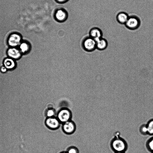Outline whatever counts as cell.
I'll return each mask as SVG.
<instances>
[{
  "mask_svg": "<svg viewBox=\"0 0 153 153\" xmlns=\"http://www.w3.org/2000/svg\"><path fill=\"white\" fill-rule=\"evenodd\" d=\"M110 145L111 149L115 153L125 152L128 148V144L126 141L118 136H115L111 140Z\"/></svg>",
  "mask_w": 153,
  "mask_h": 153,
  "instance_id": "obj_1",
  "label": "cell"
},
{
  "mask_svg": "<svg viewBox=\"0 0 153 153\" xmlns=\"http://www.w3.org/2000/svg\"><path fill=\"white\" fill-rule=\"evenodd\" d=\"M72 113L70 110L66 108L61 109L58 112L57 117L62 124L71 120Z\"/></svg>",
  "mask_w": 153,
  "mask_h": 153,
  "instance_id": "obj_2",
  "label": "cell"
},
{
  "mask_svg": "<svg viewBox=\"0 0 153 153\" xmlns=\"http://www.w3.org/2000/svg\"><path fill=\"white\" fill-rule=\"evenodd\" d=\"M140 21L139 18L135 16H131L129 17L125 24L126 27L130 30H135L140 26Z\"/></svg>",
  "mask_w": 153,
  "mask_h": 153,
  "instance_id": "obj_3",
  "label": "cell"
},
{
  "mask_svg": "<svg viewBox=\"0 0 153 153\" xmlns=\"http://www.w3.org/2000/svg\"><path fill=\"white\" fill-rule=\"evenodd\" d=\"M45 123L48 128L52 130H56L60 126L61 123L57 117L47 118Z\"/></svg>",
  "mask_w": 153,
  "mask_h": 153,
  "instance_id": "obj_4",
  "label": "cell"
},
{
  "mask_svg": "<svg viewBox=\"0 0 153 153\" xmlns=\"http://www.w3.org/2000/svg\"><path fill=\"white\" fill-rule=\"evenodd\" d=\"M84 41L83 46L85 50L91 51L96 48V41L90 37H87Z\"/></svg>",
  "mask_w": 153,
  "mask_h": 153,
  "instance_id": "obj_5",
  "label": "cell"
},
{
  "mask_svg": "<svg viewBox=\"0 0 153 153\" xmlns=\"http://www.w3.org/2000/svg\"><path fill=\"white\" fill-rule=\"evenodd\" d=\"M76 126L75 123L71 120L63 123L62 129L67 134H71L75 131Z\"/></svg>",
  "mask_w": 153,
  "mask_h": 153,
  "instance_id": "obj_6",
  "label": "cell"
},
{
  "mask_svg": "<svg viewBox=\"0 0 153 153\" xmlns=\"http://www.w3.org/2000/svg\"><path fill=\"white\" fill-rule=\"evenodd\" d=\"M68 16L67 12L62 8L57 10L54 14L55 19L56 21L59 22L65 21L67 19Z\"/></svg>",
  "mask_w": 153,
  "mask_h": 153,
  "instance_id": "obj_7",
  "label": "cell"
},
{
  "mask_svg": "<svg viewBox=\"0 0 153 153\" xmlns=\"http://www.w3.org/2000/svg\"><path fill=\"white\" fill-rule=\"evenodd\" d=\"M102 32L101 29L97 27L92 28L89 33V36L95 41L102 37Z\"/></svg>",
  "mask_w": 153,
  "mask_h": 153,
  "instance_id": "obj_8",
  "label": "cell"
},
{
  "mask_svg": "<svg viewBox=\"0 0 153 153\" xmlns=\"http://www.w3.org/2000/svg\"><path fill=\"white\" fill-rule=\"evenodd\" d=\"M21 39L20 36L17 33H13L9 36L8 39L9 45L12 46H15L19 44Z\"/></svg>",
  "mask_w": 153,
  "mask_h": 153,
  "instance_id": "obj_9",
  "label": "cell"
},
{
  "mask_svg": "<svg viewBox=\"0 0 153 153\" xmlns=\"http://www.w3.org/2000/svg\"><path fill=\"white\" fill-rule=\"evenodd\" d=\"M129 17L128 14L124 12L119 13L116 16L117 22L121 24H125Z\"/></svg>",
  "mask_w": 153,
  "mask_h": 153,
  "instance_id": "obj_10",
  "label": "cell"
},
{
  "mask_svg": "<svg viewBox=\"0 0 153 153\" xmlns=\"http://www.w3.org/2000/svg\"><path fill=\"white\" fill-rule=\"evenodd\" d=\"M96 41V48L100 51H102L106 49L108 46L107 40L102 37L97 40Z\"/></svg>",
  "mask_w": 153,
  "mask_h": 153,
  "instance_id": "obj_11",
  "label": "cell"
},
{
  "mask_svg": "<svg viewBox=\"0 0 153 153\" xmlns=\"http://www.w3.org/2000/svg\"><path fill=\"white\" fill-rule=\"evenodd\" d=\"M7 54L9 56L14 59H18L21 56L20 51L15 48L9 49L7 51Z\"/></svg>",
  "mask_w": 153,
  "mask_h": 153,
  "instance_id": "obj_12",
  "label": "cell"
},
{
  "mask_svg": "<svg viewBox=\"0 0 153 153\" xmlns=\"http://www.w3.org/2000/svg\"><path fill=\"white\" fill-rule=\"evenodd\" d=\"M4 63L5 67L8 69L12 68L15 66L14 61L11 59H6L4 60Z\"/></svg>",
  "mask_w": 153,
  "mask_h": 153,
  "instance_id": "obj_13",
  "label": "cell"
},
{
  "mask_svg": "<svg viewBox=\"0 0 153 153\" xmlns=\"http://www.w3.org/2000/svg\"><path fill=\"white\" fill-rule=\"evenodd\" d=\"M148 131V134L153 135V119L149 120L146 124Z\"/></svg>",
  "mask_w": 153,
  "mask_h": 153,
  "instance_id": "obj_14",
  "label": "cell"
},
{
  "mask_svg": "<svg viewBox=\"0 0 153 153\" xmlns=\"http://www.w3.org/2000/svg\"><path fill=\"white\" fill-rule=\"evenodd\" d=\"M146 146L149 151L151 152H153V137L147 140L146 142Z\"/></svg>",
  "mask_w": 153,
  "mask_h": 153,
  "instance_id": "obj_15",
  "label": "cell"
},
{
  "mask_svg": "<svg viewBox=\"0 0 153 153\" xmlns=\"http://www.w3.org/2000/svg\"><path fill=\"white\" fill-rule=\"evenodd\" d=\"M45 114L47 118L54 117L56 114V111L54 109L50 108L46 110Z\"/></svg>",
  "mask_w": 153,
  "mask_h": 153,
  "instance_id": "obj_16",
  "label": "cell"
},
{
  "mask_svg": "<svg viewBox=\"0 0 153 153\" xmlns=\"http://www.w3.org/2000/svg\"><path fill=\"white\" fill-rule=\"evenodd\" d=\"M139 131L143 135L148 134V129L146 124H143L140 126L139 128Z\"/></svg>",
  "mask_w": 153,
  "mask_h": 153,
  "instance_id": "obj_17",
  "label": "cell"
},
{
  "mask_svg": "<svg viewBox=\"0 0 153 153\" xmlns=\"http://www.w3.org/2000/svg\"><path fill=\"white\" fill-rule=\"evenodd\" d=\"M20 48L22 52H25L29 50V45L26 43H23L20 45Z\"/></svg>",
  "mask_w": 153,
  "mask_h": 153,
  "instance_id": "obj_18",
  "label": "cell"
},
{
  "mask_svg": "<svg viewBox=\"0 0 153 153\" xmlns=\"http://www.w3.org/2000/svg\"><path fill=\"white\" fill-rule=\"evenodd\" d=\"M66 152L67 153H79V150L78 149L73 146L69 147Z\"/></svg>",
  "mask_w": 153,
  "mask_h": 153,
  "instance_id": "obj_19",
  "label": "cell"
},
{
  "mask_svg": "<svg viewBox=\"0 0 153 153\" xmlns=\"http://www.w3.org/2000/svg\"><path fill=\"white\" fill-rule=\"evenodd\" d=\"M56 1L59 3H63L66 2L68 0H55Z\"/></svg>",
  "mask_w": 153,
  "mask_h": 153,
  "instance_id": "obj_20",
  "label": "cell"
},
{
  "mask_svg": "<svg viewBox=\"0 0 153 153\" xmlns=\"http://www.w3.org/2000/svg\"><path fill=\"white\" fill-rule=\"evenodd\" d=\"M1 70L2 72H5L6 71V68L5 67H2L1 68Z\"/></svg>",
  "mask_w": 153,
  "mask_h": 153,
  "instance_id": "obj_21",
  "label": "cell"
},
{
  "mask_svg": "<svg viewBox=\"0 0 153 153\" xmlns=\"http://www.w3.org/2000/svg\"><path fill=\"white\" fill-rule=\"evenodd\" d=\"M115 153H125V152H117Z\"/></svg>",
  "mask_w": 153,
  "mask_h": 153,
  "instance_id": "obj_22",
  "label": "cell"
},
{
  "mask_svg": "<svg viewBox=\"0 0 153 153\" xmlns=\"http://www.w3.org/2000/svg\"><path fill=\"white\" fill-rule=\"evenodd\" d=\"M60 153H67L66 152H62Z\"/></svg>",
  "mask_w": 153,
  "mask_h": 153,
  "instance_id": "obj_23",
  "label": "cell"
},
{
  "mask_svg": "<svg viewBox=\"0 0 153 153\" xmlns=\"http://www.w3.org/2000/svg\"><path fill=\"white\" fill-rule=\"evenodd\" d=\"M152 153H153V152H152Z\"/></svg>",
  "mask_w": 153,
  "mask_h": 153,
  "instance_id": "obj_24",
  "label": "cell"
}]
</instances>
